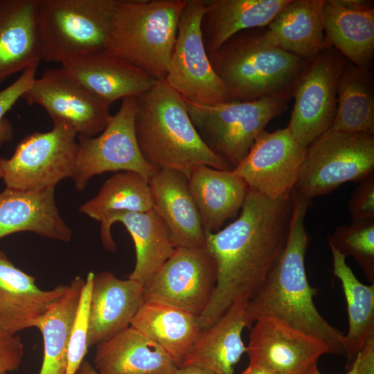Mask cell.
<instances>
[{
	"label": "cell",
	"instance_id": "cell-15",
	"mask_svg": "<svg viewBox=\"0 0 374 374\" xmlns=\"http://www.w3.org/2000/svg\"><path fill=\"white\" fill-rule=\"evenodd\" d=\"M250 329L249 364L274 374H311L330 354L321 340L272 317L257 319Z\"/></svg>",
	"mask_w": 374,
	"mask_h": 374
},
{
	"label": "cell",
	"instance_id": "cell-30",
	"mask_svg": "<svg viewBox=\"0 0 374 374\" xmlns=\"http://www.w3.org/2000/svg\"><path fill=\"white\" fill-rule=\"evenodd\" d=\"M322 16L328 42L355 65L371 71L374 58V8L353 10L324 0Z\"/></svg>",
	"mask_w": 374,
	"mask_h": 374
},
{
	"label": "cell",
	"instance_id": "cell-4",
	"mask_svg": "<svg viewBox=\"0 0 374 374\" xmlns=\"http://www.w3.org/2000/svg\"><path fill=\"white\" fill-rule=\"evenodd\" d=\"M209 57L229 101L292 96L308 60L279 47L267 27L240 31Z\"/></svg>",
	"mask_w": 374,
	"mask_h": 374
},
{
	"label": "cell",
	"instance_id": "cell-18",
	"mask_svg": "<svg viewBox=\"0 0 374 374\" xmlns=\"http://www.w3.org/2000/svg\"><path fill=\"white\" fill-rule=\"evenodd\" d=\"M121 222L130 234L135 247L136 263L128 278L144 285L172 254L168 229L154 208L144 212L121 211L100 222V239L104 248L114 251L116 244L111 227Z\"/></svg>",
	"mask_w": 374,
	"mask_h": 374
},
{
	"label": "cell",
	"instance_id": "cell-13",
	"mask_svg": "<svg viewBox=\"0 0 374 374\" xmlns=\"http://www.w3.org/2000/svg\"><path fill=\"white\" fill-rule=\"evenodd\" d=\"M216 283V262L206 246L177 247L143 285V301L172 306L198 318Z\"/></svg>",
	"mask_w": 374,
	"mask_h": 374
},
{
	"label": "cell",
	"instance_id": "cell-28",
	"mask_svg": "<svg viewBox=\"0 0 374 374\" xmlns=\"http://www.w3.org/2000/svg\"><path fill=\"white\" fill-rule=\"evenodd\" d=\"M323 2L324 0H290L267 26L276 44L305 60L332 47L325 34Z\"/></svg>",
	"mask_w": 374,
	"mask_h": 374
},
{
	"label": "cell",
	"instance_id": "cell-41",
	"mask_svg": "<svg viewBox=\"0 0 374 374\" xmlns=\"http://www.w3.org/2000/svg\"><path fill=\"white\" fill-rule=\"evenodd\" d=\"M338 6L353 10H367L373 8V3L367 0H333Z\"/></svg>",
	"mask_w": 374,
	"mask_h": 374
},
{
	"label": "cell",
	"instance_id": "cell-24",
	"mask_svg": "<svg viewBox=\"0 0 374 374\" xmlns=\"http://www.w3.org/2000/svg\"><path fill=\"white\" fill-rule=\"evenodd\" d=\"M98 374H174L177 367L154 341L130 326L96 346Z\"/></svg>",
	"mask_w": 374,
	"mask_h": 374
},
{
	"label": "cell",
	"instance_id": "cell-9",
	"mask_svg": "<svg viewBox=\"0 0 374 374\" xmlns=\"http://www.w3.org/2000/svg\"><path fill=\"white\" fill-rule=\"evenodd\" d=\"M78 134L69 125L54 122L46 132H35L17 144L10 158H0L6 188L37 190L72 178L78 153Z\"/></svg>",
	"mask_w": 374,
	"mask_h": 374
},
{
	"label": "cell",
	"instance_id": "cell-45",
	"mask_svg": "<svg viewBox=\"0 0 374 374\" xmlns=\"http://www.w3.org/2000/svg\"><path fill=\"white\" fill-rule=\"evenodd\" d=\"M311 374H323L320 372L319 368L315 369ZM344 374H359L357 371V360L355 357L353 363L351 364L348 371Z\"/></svg>",
	"mask_w": 374,
	"mask_h": 374
},
{
	"label": "cell",
	"instance_id": "cell-11",
	"mask_svg": "<svg viewBox=\"0 0 374 374\" xmlns=\"http://www.w3.org/2000/svg\"><path fill=\"white\" fill-rule=\"evenodd\" d=\"M206 0H187L165 81L182 98L201 105L228 102L221 80L205 49L201 22Z\"/></svg>",
	"mask_w": 374,
	"mask_h": 374
},
{
	"label": "cell",
	"instance_id": "cell-6",
	"mask_svg": "<svg viewBox=\"0 0 374 374\" xmlns=\"http://www.w3.org/2000/svg\"><path fill=\"white\" fill-rule=\"evenodd\" d=\"M118 0H36L42 60L61 64L104 48Z\"/></svg>",
	"mask_w": 374,
	"mask_h": 374
},
{
	"label": "cell",
	"instance_id": "cell-26",
	"mask_svg": "<svg viewBox=\"0 0 374 374\" xmlns=\"http://www.w3.org/2000/svg\"><path fill=\"white\" fill-rule=\"evenodd\" d=\"M290 0H206L201 22L208 56L235 34L265 28Z\"/></svg>",
	"mask_w": 374,
	"mask_h": 374
},
{
	"label": "cell",
	"instance_id": "cell-16",
	"mask_svg": "<svg viewBox=\"0 0 374 374\" xmlns=\"http://www.w3.org/2000/svg\"><path fill=\"white\" fill-rule=\"evenodd\" d=\"M305 149L287 127L272 132L263 130L233 170L249 190L277 198L294 187Z\"/></svg>",
	"mask_w": 374,
	"mask_h": 374
},
{
	"label": "cell",
	"instance_id": "cell-44",
	"mask_svg": "<svg viewBox=\"0 0 374 374\" xmlns=\"http://www.w3.org/2000/svg\"><path fill=\"white\" fill-rule=\"evenodd\" d=\"M240 374H274L262 368L248 364Z\"/></svg>",
	"mask_w": 374,
	"mask_h": 374
},
{
	"label": "cell",
	"instance_id": "cell-3",
	"mask_svg": "<svg viewBox=\"0 0 374 374\" xmlns=\"http://www.w3.org/2000/svg\"><path fill=\"white\" fill-rule=\"evenodd\" d=\"M136 103L135 134L141 154L151 166L180 172L187 179L199 166L231 170L204 143L184 100L164 80L136 96Z\"/></svg>",
	"mask_w": 374,
	"mask_h": 374
},
{
	"label": "cell",
	"instance_id": "cell-32",
	"mask_svg": "<svg viewBox=\"0 0 374 374\" xmlns=\"http://www.w3.org/2000/svg\"><path fill=\"white\" fill-rule=\"evenodd\" d=\"M330 130L374 135L373 74L345 58L338 82L336 115Z\"/></svg>",
	"mask_w": 374,
	"mask_h": 374
},
{
	"label": "cell",
	"instance_id": "cell-23",
	"mask_svg": "<svg viewBox=\"0 0 374 374\" xmlns=\"http://www.w3.org/2000/svg\"><path fill=\"white\" fill-rule=\"evenodd\" d=\"M248 302L244 298L235 301L214 323L202 328L179 367L195 366L215 374H234L235 366L247 351L242 332L247 328Z\"/></svg>",
	"mask_w": 374,
	"mask_h": 374
},
{
	"label": "cell",
	"instance_id": "cell-1",
	"mask_svg": "<svg viewBox=\"0 0 374 374\" xmlns=\"http://www.w3.org/2000/svg\"><path fill=\"white\" fill-rule=\"evenodd\" d=\"M294 196V188L277 198L248 190L236 220L216 232L205 231L217 283L197 318L200 329L214 323L235 301H249L266 281L286 246Z\"/></svg>",
	"mask_w": 374,
	"mask_h": 374
},
{
	"label": "cell",
	"instance_id": "cell-25",
	"mask_svg": "<svg viewBox=\"0 0 374 374\" xmlns=\"http://www.w3.org/2000/svg\"><path fill=\"white\" fill-rule=\"evenodd\" d=\"M189 188L204 231L216 232L241 209L248 188L233 170L207 166L195 168L188 177Z\"/></svg>",
	"mask_w": 374,
	"mask_h": 374
},
{
	"label": "cell",
	"instance_id": "cell-10",
	"mask_svg": "<svg viewBox=\"0 0 374 374\" xmlns=\"http://www.w3.org/2000/svg\"><path fill=\"white\" fill-rule=\"evenodd\" d=\"M136 109V97L125 98L98 136H78L71 178L78 190H83L93 177L106 172H134L149 181L159 170L145 161L140 150L134 129Z\"/></svg>",
	"mask_w": 374,
	"mask_h": 374
},
{
	"label": "cell",
	"instance_id": "cell-33",
	"mask_svg": "<svg viewBox=\"0 0 374 374\" xmlns=\"http://www.w3.org/2000/svg\"><path fill=\"white\" fill-rule=\"evenodd\" d=\"M84 280L75 277L64 294L51 303L37 322L44 340V358L39 374H66L70 334Z\"/></svg>",
	"mask_w": 374,
	"mask_h": 374
},
{
	"label": "cell",
	"instance_id": "cell-35",
	"mask_svg": "<svg viewBox=\"0 0 374 374\" xmlns=\"http://www.w3.org/2000/svg\"><path fill=\"white\" fill-rule=\"evenodd\" d=\"M328 242L346 258H354L366 278L374 283V219L337 226L328 236Z\"/></svg>",
	"mask_w": 374,
	"mask_h": 374
},
{
	"label": "cell",
	"instance_id": "cell-7",
	"mask_svg": "<svg viewBox=\"0 0 374 374\" xmlns=\"http://www.w3.org/2000/svg\"><path fill=\"white\" fill-rule=\"evenodd\" d=\"M292 96L201 105L184 100L191 121L207 147L234 169L267 124L283 114Z\"/></svg>",
	"mask_w": 374,
	"mask_h": 374
},
{
	"label": "cell",
	"instance_id": "cell-2",
	"mask_svg": "<svg viewBox=\"0 0 374 374\" xmlns=\"http://www.w3.org/2000/svg\"><path fill=\"white\" fill-rule=\"evenodd\" d=\"M312 199L294 189V206L285 248L262 286L249 301L247 328L260 317H272L312 335L328 347L330 354L344 355V335L331 326L313 301L317 290L308 280L305 256L310 241L305 217Z\"/></svg>",
	"mask_w": 374,
	"mask_h": 374
},
{
	"label": "cell",
	"instance_id": "cell-31",
	"mask_svg": "<svg viewBox=\"0 0 374 374\" xmlns=\"http://www.w3.org/2000/svg\"><path fill=\"white\" fill-rule=\"evenodd\" d=\"M333 274L341 281L347 304L348 330L344 337L349 368L368 338L374 335V283H361L346 264V257L330 247Z\"/></svg>",
	"mask_w": 374,
	"mask_h": 374
},
{
	"label": "cell",
	"instance_id": "cell-40",
	"mask_svg": "<svg viewBox=\"0 0 374 374\" xmlns=\"http://www.w3.org/2000/svg\"><path fill=\"white\" fill-rule=\"evenodd\" d=\"M355 357L359 374H374V335L367 339Z\"/></svg>",
	"mask_w": 374,
	"mask_h": 374
},
{
	"label": "cell",
	"instance_id": "cell-39",
	"mask_svg": "<svg viewBox=\"0 0 374 374\" xmlns=\"http://www.w3.org/2000/svg\"><path fill=\"white\" fill-rule=\"evenodd\" d=\"M24 355V345L20 337L10 335L0 328V374L18 369Z\"/></svg>",
	"mask_w": 374,
	"mask_h": 374
},
{
	"label": "cell",
	"instance_id": "cell-20",
	"mask_svg": "<svg viewBox=\"0 0 374 374\" xmlns=\"http://www.w3.org/2000/svg\"><path fill=\"white\" fill-rule=\"evenodd\" d=\"M67 287L68 284L50 290L40 289L33 276L17 268L0 250V328L12 335L35 328Z\"/></svg>",
	"mask_w": 374,
	"mask_h": 374
},
{
	"label": "cell",
	"instance_id": "cell-42",
	"mask_svg": "<svg viewBox=\"0 0 374 374\" xmlns=\"http://www.w3.org/2000/svg\"><path fill=\"white\" fill-rule=\"evenodd\" d=\"M174 374H215L213 371L195 366L179 367Z\"/></svg>",
	"mask_w": 374,
	"mask_h": 374
},
{
	"label": "cell",
	"instance_id": "cell-17",
	"mask_svg": "<svg viewBox=\"0 0 374 374\" xmlns=\"http://www.w3.org/2000/svg\"><path fill=\"white\" fill-rule=\"evenodd\" d=\"M61 66L88 90L109 104L136 97L159 81L104 48Z\"/></svg>",
	"mask_w": 374,
	"mask_h": 374
},
{
	"label": "cell",
	"instance_id": "cell-37",
	"mask_svg": "<svg viewBox=\"0 0 374 374\" xmlns=\"http://www.w3.org/2000/svg\"><path fill=\"white\" fill-rule=\"evenodd\" d=\"M38 64H34L28 67L15 82L0 91V148L14 136L12 125L5 115L21 98L36 78Z\"/></svg>",
	"mask_w": 374,
	"mask_h": 374
},
{
	"label": "cell",
	"instance_id": "cell-43",
	"mask_svg": "<svg viewBox=\"0 0 374 374\" xmlns=\"http://www.w3.org/2000/svg\"><path fill=\"white\" fill-rule=\"evenodd\" d=\"M75 374H98L93 366L87 361L83 360Z\"/></svg>",
	"mask_w": 374,
	"mask_h": 374
},
{
	"label": "cell",
	"instance_id": "cell-19",
	"mask_svg": "<svg viewBox=\"0 0 374 374\" xmlns=\"http://www.w3.org/2000/svg\"><path fill=\"white\" fill-rule=\"evenodd\" d=\"M143 285L105 271L94 275L89 301L88 346L105 341L130 326L143 303Z\"/></svg>",
	"mask_w": 374,
	"mask_h": 374
},
{
	"label": "cell",
	"instance_id": "cell-27",
	"mask_svg": "<svg viewBox=\"0 0 374 374\" xmlns=\"http://www.w3.org/2000/svg\"><path fill=\"white\" fill-rule=\"evenodd\" d=\"M36 0H0V84L42 60Z\"/></svg>",
	"mask_w": 374,
	"mask_h": 374
},
{
	"label": "cell",
	"instance_id": "cell-21",
	"mask_svg": "<svg viewBox=\"0 0 374 374\" xmlns=\"http://www.w3.org/2000/svg\"><path fill=\"white\" fill-rule=\"evenodd\" d=\"M69 242L72 230L56 205L55 188L19 190L6 188L0 193V239L18 232Z\"/></svg>",
	"mask_w": 374,
	"mask_h": 374
},
{
	"label": "cell",
	"instance_id": "cell-34",
	"mask_svg": "<svg viewBox=\"0 0 374 374\" xmlns=\"http://www.w3.org/2000/svg\"><path fill=\"white\" fill-rule=\"evenodd\" d=\"M152 208L148 181L136 172L126 171L107 179L98 194L80 206V211L102 222L118 212H144Z\"/></svg>",
	"mask_w": 374,
	"mask_h": 374
},
{
	"label": "cell",
	"instance_id": "cell-8",
	"mask_svg": "<svg viewBox=\"0 0 374 374\" xmlns=\"http://www.w3.org/2000/svg\"><path fill=\"white\" fill-rule=\"evenodd\" d=\"M374 172V135L329 130L305 149L294 188L312 199Z\"/></svg>",
	"mask_w": 374,
	"mask_h": 374
},
{
	"label": "cell",
	"instance_id": "cell-5",
	"mask_svg": "<svg viewBox=\"0 0 374 374\" xmlns=\"http://www.w3.org/2000/svg\"><path fill=\"white\" fill-rule=\"evenodd\" d=\"M187 0H118L104 48L165 80Z\"/></svg>",
	"mask_w": 374,
	"mask_h": 374
},
{
	"label": "cell",
	"instance_id": "cell-46",
	"mask_svg": "<svg viewBox=\"0 0 374 374\" xmlns=\"http://www.w3.org/2000/svg\"><path fill=\"white\" fill-rule=\"evenodd\" d=\"M0 178H2V171L1 170V168H0Z\"/></svg>",
	"mask_w": 374,
	"mask_h": 374
},
{
	"label": "cell",
	"instance_id": "cell-38",
	"mask_svg": "<svg viewBox=\"0 0 374 374\" xmlns=\"http://www.w3.org/2000/svg\"><path fill=\"white\" fill-rule=\"evenodd\" d=\"M352 222L374 219V172L359 181L348 203Z\"/></svg>",
	"mask_w": 374,
	"mask_h": 374
},
{
	"label": "cell",
	"instance_id": "cell-22",
	"mask_svg": "<svg viewBox=\"0 0 374 374\" xmlns=\"http://www.w3.org/2000/svg\"><path fill=\"white\" fill-rule=\"evenodd\" d=\"M148 183L153 208L167 226L173 247H205V231L187 177L161 169Z\"/></svg>",
	"mask_w": 374,
	"mask_h": 374
},
{
	"label": "cell",
	"instance_id": "cell-36",
	"mask_svg": "<svg viewBox=\"0 0 374 374\" xmlns=\"http://www.w3.org/2000/svg\"><path fill=\"white\" fill-rule=\"evenodd\" d=\"M94 275L90 271L84 280L70 334L66 374H75L87 353L89 301Z\"/></svg>",
	"mask_w": 374,
	"mask_h": 374
},
{
	"label": "cell",
	"instance_id": "cell-12",
	"mask_svg": "<svg viewBox=\"0 0 374 374\" xmlns=\"http://www.w3.org/2000/svg\"><path fill=\"white\" fill-rule=\"evenodd\" d=\"M344 57L335 48L309 60L293 89L294 105L287 126L303 148L328 131L335 120Z\"/></svg>",
	"mask_w": 374,
	"mask_h": 374
},
{
	"label": "cell",
	"instance_id": "cell-29",
	"mask_svg": "<svg viewBox=\"0 0 374 374\" xmlns=\"http://www.w3.org/2000/svg\"><path fill=\"white\" fill-rule=\"evenodd\" d=\"M130 326L159 345L177 368L191 351L200 330L193 314L154 302H143Z\"/></svg>",
	"mask_w": 374,
	"mask_h": 374
},
{
	"label": "cell",
	"instance_id": "cell-14",
	"mask_svg": "<svg viewBox=\"0 0 374 374\" xmlns=\"http://www.w3.org/2000/svg\"><path fill=\"white\" fill-rule=\"evenodd\" d=\"M21 98L43 107L53 122H62L78 136H95L109 118V103L93 94L62 66L46 70L36 78Z\"/></svg>",
	"mask_w": 374,
	"mask_h": 374
}]
</instances>
